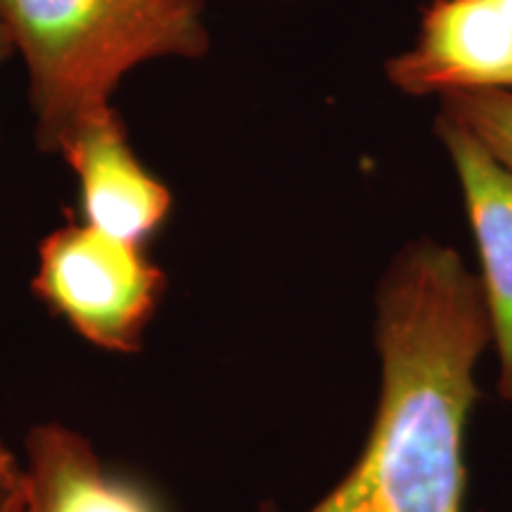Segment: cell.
Returning <instances> with one entry per match:
<instances>
[{"label": "cell", "instance_id": "1", "mask_svg": "<svg viewBox=\"0 0 512 512\" xmlns=\"http://www.w3.org/2000/svg\"><path fill=\"white\" fill-rule=\"evenodd\" d=\"M489 342L482 285L463 256L434 240L403 247L377 287L380 396L368 441L306 512H463L465 430Z\"/></svg>", "mask_w": 512, "mask_h": 512}, {"label": "cell", "instance_id": "2", "mask_svg": "<svg viewBox=\"0 0 512 512\" xmlns=\"http://www.w3.org/2000/svg\"><path fill=\"white\" fill-rule=\"evenodd\" d=\"M202 12L204 0H0L29 69L38 150L60 152L140 62L207 55Z\"/></svg>", "mask_w": 512, "mask_h": 512}, {"label": "cell", "instance_id": "3", "mask_svg": "<svg viewBox=\"0 0 512 512\" xmlns=\"http://www.w3.org/2000/svg\"><path fill=\"white\" fill-rule=\"evenodd\" d=\"M34 294L72 330L107 351L143 349L147 325L162 304L166 273L145 252L69 216L38 245Z\"/></svg>", "mask_w": 512, "mask_h": 512}, {"label": "cell", "instance_id": "4", "mask_svg": "<svg viewBox=\"0 0 512 512\" xmlns=\"http://www.w3.org/2000/svg\"><path fill=\"white\" fill-rule=\"evenodd\" d=\"M408 95L512 86V12L498 0H432L415 43L387 62Z\"/></svg>", "mask_w": 512, "mask_h": 512}, {"label": "cell", "instance_id": "5", "mask_svg": "<svg viewBox=\"0 0 512 512\" xmlns=\"http://www.w3.org/2000/svg\"><path fill=\"white\" fill-rule=\"evenodd\" d=\"M437 136L444 145L475 235L489 335L498 356V384L512 401V169L475 133L439 112Z\"/></svg>", "mask_w": 512, "mask_h": 512}, {"label": "cell", "instance_id": "6", "mask_svg": "<svg viewBox=\"0 0 512 512\" xmlns=\"http://www.w3.org/2000/svg\"><path fill=\"white\" fill-rule=\"evenodd\" d=\"M60 155L79 178V219L88 226L147 245L169 219L174 195L140 162L114 107L83 121Z\"/></svg>", "mask_w": 512, "mask_h": 512}, {"label": "cell", "instance_id": "7", "mask_svg": "<svg viewBox=\"0 0 512 512\" xmlns=\"http://www.w3.org/2000/svg\"><path fill=\"white\" fill-rule=\"evenodd\" d=\"M27 456V512H162L145 486L107 470L91 441L57 422L29 432Z\"/></svg>", "mask_w": 512, "mask_h": 512}, {"label": "cell", "instance_id": "8", "mask_svg": "<svg viewBox=\"0 0 512 512\" xmlns=\"http://www.w3.org/2000/svg\"><path fill=\"white\" fill-rule=\"evenodd\" d=\"M439 100V112L460 121L512 169V88H470Z\"/></svg>", "mask_w": 512, "mask_h": 512}, {"label": "cell", "instance_id": "9", "mask_svg": "<svg viewBox=\"0 0 512 512\" xmlns=\"http://www.w3.org/2000/svg\"><path fill=\"white\" fill-rule=\"evenodd\" d=\"M27 501V467L19 465L15 453L0 441V512H27Z\"/></svg>", "mask_w": 512, "mask_h": 512}, {"label": "cell", "instance_id": "10", "mask_svg": "<svg viewBox=\"0 0 512 512\" xmlns=\"http://www.w3.org/2000/svg\"><path fill=\"white\" fill-rule=\"evenodd\" d=\"M12 50H15V46H12L10 31H8V27H5L3 19H0V62L8 60V57L12 55Z\"/></svg>", "mask_w": 512, "mask_h": 512}, {"label": "cell", "instance_id": "11", "mask_svg": "<svg viewBox=\"0 0 512 512\" xmlns=\"http://www.w3.org/2000/svg\"><path fill=\"white\" fill-rule=\"evenodd\" d=\"M510 88H512V86H510Z\"/></svg>", "mask_w": 512, "mask_h": 512}]
</instances>
